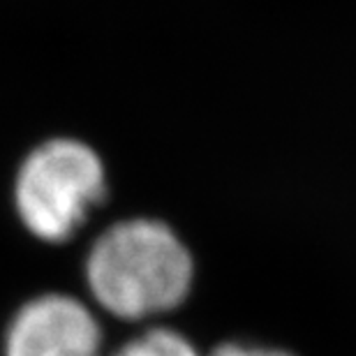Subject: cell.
<instances>
[{
  "label": "cell",
  "instance_id": "1",
  "mask_svg": "<svg viewBox=\"0 0 356 356\" xmlns=\"http://www.w3.org/2000/svg\"><path fill=\"white\" fill-rule=\"evenodd\" d=\"M92 301L123 322H146L190 296L195 259L162 220L127 218L95 238L83 264Z\"/></svg>",
  "mask_w": 356,
  "mask_h": 356
},
{
  "label": "cell",
  "instance_id": "3",
  "mask_svg": "<svg viewBox=\"0 0 356 356\" xmlns=\"http://www.w3.org/2000/svg\"><path fill=\"white\" fill-rule=\"evenodd\" d=\"M104 333L95 312L72 294L49 291L14 312L5 356H102Z\"/></svg>",
  "mask_w": 356,
  "mask_h": 356
},
{
  "label": "cell",
  "instance_id": "4",
  "mask_svg": "<svg viewBox=\"0 0 356 356\" xmlns=\"http://www.w3.org/2000/svg\"><path fill=\"white\" fill-rule=\"evenodd\" d=\"M111 356H202L192 340L167 326H151L123 343Z\"/></svg>",
  "mask_w": 356,
  "mask_h": 356
},
{
  "label": "cell",
  "instance_id": "5",
  "mask_svg": "<svg viewBox=\"0 0 356 356\" xmlns=\"http://www.w3.org/2000/svg\"><path fill=\"white\" fill-rule=\"evenodd\" d=\"M209 356H294L277 347H264L254 343H225L218 345Z\"/></svg>",
  "mask_w": 356,
  "mask_h": 356
},
{
  "label": "cell",
  "instance_id": "2",
  "mask_svg": "<svg viewBox=\"0 0 356 356\" xmlns=\"http://www.w3.org/2000/svg\"><path fill=\"white\" fill-rule=\"evenodd\" d=\"M106 199V169L86 141L56 137L35 146L14 178L21 225L44 243H65Z\"/></svg>",
  "mask_w": 356,
  "mask_h": 356
}]
</instances>
